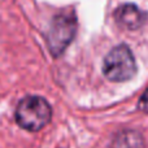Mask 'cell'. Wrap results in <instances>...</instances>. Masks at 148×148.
I'll return each instance as SVG.
<instances>
[{
  "mask_svg": "<svg viewBox=\"0 0 148 148\" xmlns=\"http://www.w3.org/2000/svg\"><path fill=\"white\" fill-rule=\"evenodd\" d=\"M52 116L51 105L40 96H27L22 99L16 109L17 123L29 131H38L49 122Z\"/></svg>",
  "mask_w": 148,
  "mask_h": 148,
  "instance_id": "obj_1",
  "label": "cell"
},
{
  "mask_svg": "<svg viewBox=\"0 0 148 148\" xmlns=\"http://www.w3.org/2000/svg\"><path fill=\"white\" fill-rule=\"evenodd\" d=\"M136 72V64L131 49L125 44L114 47L105 56L103 73L112 82H123L130 79Z\"/></svg>",
  "mask_w": 148,
  "mask_h": 148,
  "instance_id": "obj_2",
  "label": "cell"
},
{
  "mask_svg": "<svg viewBox=\"0 0 148 148\" xmlns=\"http://www.w3.org/2000/svg\"><path fill=\"white\" fill-rule=\"evenodd\" d=\"M77 22L72 14H59L53 18L49 27L47 42L53 56H60L66 49L75 35Z\"/></svg>",
  "mask_w": 148,
  "mask_h": 148,
  "instance_id": "obj_3",
  "label": "cell"
},
{
  "mask_svg": "<svg viewBox=\"0 0 148 148\" xmlns=\"http://www.w3.org/2000/svg\"><path fill=\"white\" fill-rule=\"evenodd\" d=\"M116 21L130 30L139 29L146 21V13L134 4H123L114 12Z\"/></svg>",
  "mask_w": 148,
  "mask_h": 148,
  "instance_id": "obj_4",
  "label": "cell"
},
{
  "mask_svg": "<svg viewBox=\"0 0 148 148\" xmlns=\"http://www.w3.org/2000/svg\"><path fill=\"white\" fill-rule=\"evenodd\" d=\"M112 148H146L140 133L135 130H122L114 136Z\"/></svg>",
  "mask_w": 148,
  "mask_h": 148,
  "instance_id": "obj_5",
  "label": "cell"
},
{
  "mask_svg": "<svg viewBox=\"0 0 148 148\" xmlns=\"http://www.w3.org/2000/svg\"><path fill=\"white\" fill-rule=\"evenodd\" d=\"M138 108L140 110H143V112H147L148 113V88L146 90V92L142 95L140 100H139Z\"/></svg>",
  "mask_w": 148,
  "mask_h": 148,
  "instance_id": "obj_6",
  "label": "cell"
}]
</instances>
